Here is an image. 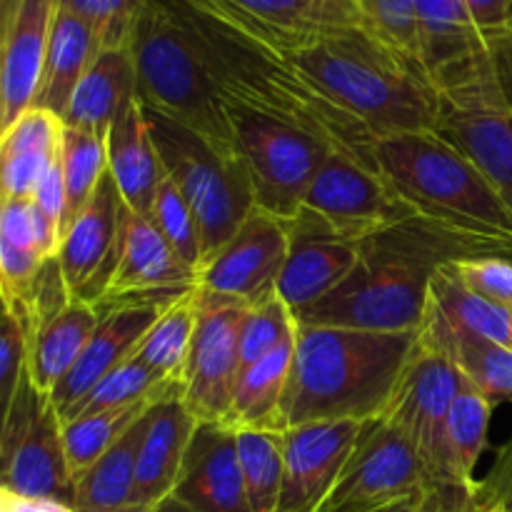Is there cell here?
Segmentation results:
<instances>
[{
	"label": "cell",
	"mask_w": 512,
	"mask_h": 512,
	"mask_svg": "<svg viewBox=\"0 0 512 512\" xmlns=\"http://www.w3.org/2000/svg\"><path fill=\"white\" fill-rule=\"evenodd\" d=\"M510 325H512V310H510Z\"/></svg>",
	"instance_id": "54"
},
{
	"label": "cell",
	"mask_w": 512,
	"mask_h": 512,
	"mask_svg": "<svg viewBox=\"0 0 512 512\" xmlns=\"http://www.w3.org/2000/svg\"><path fill=\"white\" fill-rule=\"evenodd\" d=\"M128 215V205L120 198L113 178L105 175L90 203L65 228L58 250L60 270L73 300L95 308L118 263Z\"/></svg>",
	"instance_id": "15"
},
{
	"label": "cell",
	"mask_w": 512,
	"mask_h": 512,
	"mask_svg": "<svg viewBox=\"0 0 512 512\" xmlns=\"http://www.w3.org/2000/svg\"><path fill=\"white\" fill-rule=\"evenodd\" d=\"M63 8L83 18L103 48H118L128 45L130 30L145 0H58Z\"/></svg>",
	"instance_id": "42"
},
{
	"label": "cell",
	"mask_w": 512,
	"mask_h": 512,
	"mask_svg": "<svg viewBox=\"0 0 512 512\" xmlns=\"http://www.w3.org/2000/svg\"><path fill=\"white\" fill-rule=\"evenodd\" d=\"M5 130V118H3V88H0V135Z\"/></svg>",
	"instance_id": "52"
},
{
	"label": "cell",
	"mask_w": 512,
	"mask_h": 512,
	"mask_svg": "<svg viewBox=\"0 0 512 512\" xmlns=\"http://www.w3.org/2000/svg\"><path fill=\"white\" fill-rule=\"evenodd\" d=\"M105 143H108V175L113 178L120 198L125 200L130 213L150 218L165 173L138 95H133L115 115Z\"/></svg>",
	"instance_id": "24"
},
{
	"label": "cell",
	"mask_w": 512,
	"mask_h": 512,
	"mask_svg": "<svg viewBox=\"0 0 512 512\" xmlns=\"http://www.w3.org/2000/svg\"><path fill=\"white\" fill-rule=\"evenodd\" d=\"M225 38L285 55L330 35L365 30L355 0H180Z\"/></svg>",
	"instance_id": "7"
},
{
	"label": "cell",
	"mask_w": 512,
	"mask_h": 512,
	"mask_svg": "<svg viewBox=\"0 0 512 512\" xmlns=\"http://www.w3.org/2000/svg\"><path fill=\"white\" fill-rule=\"evenodd\" d=\"M198 288V270L185 265L143 215H128L118 263L95 303L98 313L118 305H170Z\"/></svg>",
	"instance_id": "14"
},
{
	"label": "cell",
	"mask_w": 512,
	"mask_h": 512,
	"mask_svg": "<svg viewBox=\"0 0 512 512\" xmlns=\"http://www.w3.org/2000/svg\"><path fill=\"white\" fill-rule=\"evenodd\" d=\"M485 512H505L503 508H495V505H485Z\"/></svg>",
	"instance_id": "53"
},
{
	"label": "cell",
	"mask_w": 512,
	"mask_h": 512,
	"mask_svg": "<svg viewBox=\"0 0 512 512\" xmlns=\"http://www.w3.org/2000/svg\"><path fill=\"white\" fill-rule=\"evenodd\" d=\"M415 340L418 333L298 325L280 430L330 420H378Z\"/></svg>",
	"instance_id": "2"
},
{
	"label": "cell",
	"mask_w": 512,
	"mask_h": 512,
	"mask_svg": "<svg viewBox=\"0 0 512 512\" xmlns=\"http://www.w3.org/2000/svg\"><path fill=\"white\" fill-rule=\"evenodd\" d=\"M133 95L135 68L128 45L103 48L88 73L80 78L63 115V125L108 138L115 115Z\"/></svg>",
	"instance_id": "29"
},
{
	"label": "cell",
	"mask_w": 512,
	"mask_h": 512,
	"mask_svg": "<svg viewBox=\"0 0 512 512\" xmlns=\"http://www.w3.org/2000/svg\"><path fill=\"white\" fill-rule=\"evenodd\" d=\"M250 512H278L283 490V430L235 428Z\"/></svg>",
	"instance_id": "35"
},
{
	"label": "cell",
	"mask_w": 512,
	"mask_h": 512,
	"mask_svg": "<svg viewBox=\"0 0 512 512\" xmlns=\"http://www.w3.org/2000/svg\"><path fill=\"white\" fill-rule=\"evenodd\" d=\"M293 350L295 338L240 370L228 413L230 428L280 430V405L288 390Z\"/></svg>",
	"instance_id": "31"
},
{
	"label": "cell",
	"mask_w": 512,
	"mask_h": 512,
	"mask_svg": "<svg viewBox=\"0 0 512 512\" xmlns=\"http://www.w3.org/2000/svg\"><path fill=\"white\" fill-rule=\"evenodd\" d=\"M98 323V308L70 300L55 318L25 340V375L40 395L48 398L70 373Z\"/></svg>",
	"instance_id": "28"
},
{
	"label": "cell",
	"mask_w": 512,
	"mask_h": 512,
	"mask_svg": "<svg viewBox=\"0 0 512 512\" xmlns=\"http://www.w3.org/2000/svg\"><path fill=\"white\" fill-rule=\"evenodd\" d=\"M248 305L200 290L198 323L183 380V403L198 423H228L240 375V325Z\"/></svg>",
	"instance_id": "12"
},
{
	"label": "cell",
	"mask_w": 512,
	"mask_h": 512,
	"mask_svg": "<svg viewBox=\"0 0 512 512\" xmlns=\"http://www.w3.org/2000/svg\"><path fill=\"white\" fill-rule=\"evenodd\" d=\"M443 260L453 258L423 230L413 225L390 230L360 245L358 263L343 283L295 320L363 333H418L430 275Z\"/></svg>",
	"instance_id": "4"
},
{
	"label": "cell",
	"mask_w": 512,
	"mask_h": 512,
	"mask_svg": "<svg viewBox=\"0 0 512 512\" xmlns=\"http://www.w3.org/2000/svg\"><path fill=\"white\" fill-rule=\"evenodd\" d=\"M365 423L330 420L283 430V490L278 512H313L353 453Z\"/></svg>",
	"instance_id": "16"
},
{
	"label": "cell",
	"mask_w": 512,
	"mask_h": 512,
	"mask_svg": "<svg viewBox=\"0 0 512 512\" xmlns=\"http://www.w3.org/2000/svg\"><path fill=\"white\" fill-rule=\"evenodd\" d=\"M173 495L195 512H250L235 428L198 423Z\"/></svg>",
	"instance_id": "17"
},
{
	"label": "cell",
	"mask_w": 512,
	"mask_h": 512,
	"mask_svg": "<svg viewBox=\"0 0 512 512\" xmlns=\"http://www.w3.org/2000/svg\"><path fill=\"white\" fill-rule=\"evenodd\" d=\"M195 430L198 418L185 408L183 398H165L145 413L135 460L140 508L150 510L173 495Z\"/></svg>",
	"instance_id": "22"
},
{
	"label": "cell",
	"mask_w": 512,
	"mask_h": 512,
	"mask_svg": "<svg viewBox=\"0 0 512 512\" xmlns=\"http://www.w3.org/2000/svg\"><path fill=\"white\" fill-rule=\"evenodd\" d=\"M465 385L468 380L450 360L415 340L413 355L378 418L418 450L430 473V483L445 480V425L450 408Z\"/></svg>",
	"instance_id": "11"
},
{
	"label": "cell",
	"mask_w": 512,
	"mask_h": 512,
	"mask_svg": "<svg viewBox=\"0 0 512 512\" xmlns=\"http://www.w3.org/2000/svg\"><path fill=\"white\" fill-rule=\"evenodd\" d=\"M163 308L165 305H118L100 313L98 328L93 330L80 358L48 395L60 418L110 370L133 358Z\"/></svg>",
	"instance_id": "19"
},
{
	"label": "cell",
	"mask_w": 512,
	"mask_h": 512,
	"mask_svg": "<svg viewBox=\"0 0 512 512\" xmlns=\"http://www.w3.org/2000/svg\"><path fill=\"white\" fill-rule=\"evenodd\" d=\"M375 170L405 205L410 225L450 258L512 263V213L453 143L435 130L390 135L375 143Z\"/></svg>",
	"instance_id": "1"
},
{
	"label": "cell",
	"mask_w": 512,
	"mask_h": 512,
	"mask_svg": "<svg viewBox=\"0 0 512 512\" xmlns=\"http://www.w3.org/2000/svg\"><path fill=\"white\" fill-rule=\"evenodd\" d=\"M478 495L483 505L512 512V438L498 450L490 473L478 483Z\"/></svg>",
	"instance_id": "48"
},
{
	"label": "cell",
	"mask_w": 512,
	"mask_h": 512,
	"mask_svg": "<svg viewBox=\"0 0 512 512\" xmlns=\"http://www.w3.org/2000/svg\"><path fill=\"white\" fill-rule=\"evenodd\" d=\"M418 512H485L478 488L455 483H430L418 500Z\"/></svg>",
	"instance_id": "46"
},
{
	"label": "cell",
	"mask_w": 512,
	"mask_h": 512,
	"mask_svg": "<svg viewBox=\"0 0 512 512\" xmlns=\"http://www.w3.org/2000/svg\"><path fill=\"white\" fill-rule=\"evenodd\" d=\"M418 500H420V498L405 500V503L393 505V508H388V510H383V512H418Z\"/></svg>",
	"instance_id": "51"
},
{
	"label": "cell",
	"mask_w": 512,
	"mask_h": 512,
	"mask_svg": "<svg viewBox=\"0 0 512 512\" xmlns=\"http://www.w3.org/2000/svg\"><path fill=\"white\" fill-rule=\"evenodd\" d=\"M100 50H103V43L95 30L58 3L48 53H45L43 78H40L33 108L50 110L63 120L80 78L88 73Z\"/></svg>",
	"instance_id": "27"
},
{
	"label": "cell",
	"mask_w": 512,
	"mask_h": 512,
	"mask_svg": "<svg viewBox=\"0 0 512 512\" xmlns=\"http://www.w3.org/2000/svg\"><path fill=\"white\" fill-rule=\"evenodd\" d=\"M148 220L158 228V233L163 235L165 243L175 250V255H178L185 265L198 270L200 275V268H203V250H200L198 223H195V215L193 210H190V205L185 203L180 190L175 188L168 178H165L163 185L158 188V195H155V203Z\"/></svg>",
	"instance_id": "41"
},
{
	"label": "cell",
	"mask_w": 512,
	"mask_h": 512,
	"mask_svg": "<svg viewBox=\"0 0 512 512\" xmlns=\"http://www.w3.org/2000/svg\"><path fill=\"white\" fill-rule=\"evenodd\" d=\"M450 270L485 300L512 310V263L503 258H453Z\"/></svg>",
	"instance_id": "44"
},
{
	"label": "cell",
	"mask_w": 512,
	"mask_h": 512,
	"mask_svg": "<svg viewBox=\"0 0 512 512\" xmlns=\"http://www.w3.org/2000/svg\"><path fill=\"white\" fill-rule=\"evenodd\" d=\"M430 473L418 450L383 420H368L353 453L313 512H383L423 495Z\"/></svg>",
	"instance_id": "9"
},
{
	"label": "cell",
	"mask_w": 512,
	"mask_h": 512,
	"mask_svg": "<svg viewBox=\"0 0 512 512\" xmlns=\"http://www.w3.org/2000/svg\"><path fill=\"white\" fill-rule=\"evenodd\" d=\"M435 133L473 160L512 213V98L478 108L443 110Z\"/></svg>",
	"instance_id": "23"
},
{
	"label": "cell",
	"mask_w": 512,
	"mask_h": 512,
	"mask_svg": "<svg viewBox=\"0 0 512 512\" xmlns=\"http://www.w3.org/2000/svg\"><path fill=\"white\" fill-rule=\"evenodd\" d=\"M143 420L118 440L103 458L90 465L75 480L73 512H148L140 508L135 488V460H138Z\"/></svg>",
	"instance_id": "30"
},
{
	"label": "cell",
	"mask_w": 512,
	"mask_h": 512,
	"mask_svg": "<svg viewBox=\"0 0 512 512\" xmlns=\"http://www.w3.org/2000/svg\"><path fill=\"white\" fill-rule=\"evenodd\" d=\"M25 373V340L18 323L0 303V438L8 425L10 410L18 398L20 380Z\"/></svg>",
	"instance_id": "43"
},
{
	"label": "cell",
	"mask_w": 512,
	"mask_h": 512,
	"mask_svg": "<svg viewBox=\"0 0 512 512\" xmlns=\"http://www.w3.org/2000/svg\"><path fill=\"white\" fill-rule=\"evenodd\" d=\"M15 8H18V0H0V38H3L5 28H8Z\"/></svg>",
	"instance_id": "50"
},
{
	"label": "cell",
	"mask_w": 512,
	"mask_h": 512,
	"mask_svg": "<svg viewBox=\"0 0 512 512\" xmlns=\"http://www.w3.org/2000/svg\"><path fill=\"white\" fill-rule=\"evenodd\" d=\"M63 120L43 108H30L0 135V200H30L60 158Z\"/></svg>",
	"instance_id": "26"
},
{
	"label": "cell",
	"mask_w": 512,
	"mask_h": 512,
	"mask_svg": "<svg viewBox=\"0 0 512 512\" xmlns=\"http://www.w3.org/2000/svg\"><path fill=\"white\" fill-rule=\"evenodd\" d=\"M0 488L18 498L73 505L75 480L65 458L63 423L25 373L0 438Z\"/></svg>",
	"instance_id": "8"
},
{
	"label": "cell",
	"mask_w": 512,
	"mask_h": 512,
	"mask_svg": "<svg viewBox=\"0 0 512 512\" xmlns=\"http://www.w3.org/2000/svg\"><path fill=\"white\" fill-rule=\"evenodd\" d=\"M148 512H195V510H190L188 505H185L180 498H175V495H168V498L160 500V503L153 505Z\"/></svg>",
	"instance_id": "49"
},
{
	"label": "cell",
	"mask_w": 512,
	"mask_h": 512,
	"mask_svg": "<svg viewBox=\"0 0 512 512\" xmlns=\"http://www.w3.org/2000/svg\"><path fill=\"white\" fill-rule=\"evenodd\" d=\"M200 288L190 290L183 298L173 300L160 310L158 320L150 325L143 343L135 350V358L158 375L163 383L183 390L185 365H188L190 345H193L195 323H198Z\"/></svg>",
	"instance_id": "32"
},
{
	"label": "cell",
	"mask_w": 512,
	"mask_h": 512,
	"mask_svg": "<svg viewBox=\"0 0 512 512\" xmlns=\"http://www.w3.org/2000/svg\"><path fill=\"white\" fill-rule=\"evenodd\" d=\"M290 248V223L253 208L238 233L200 268L198 288L255 305L278 293Z\"/></svg>",
	"instance_id": "13"
},
{
	"label": "cell",
	"mask_w": 512,
	"mask_h": 512,
	"mask_svg": "<svg viewBox=\"0 0 512 512\" xmlns=\"http://www.w3.org/2000/svg\"><path fill=\"white\" fill-rule=\"evenodd\" d=\"M60 168L65 183V228L80 215L108 175V143L103 135L65 128L60 145ZM65 235V230H63Z\"/></svg>",
	"instance_id": "39"
},
{
	"label": "cell",
	"mask_w": 512,
	"mask_h": 512,
	"mask_svg": "<svg viewBox=\"0 0 512 512\" xmlns=\"http://www.w3.org/2000/svg\"><path fill=\"white\" fill-rule=\"evenodd\" d=\"M493 408L485 395L465 385L455 398L445 425V480L443 483L478 488L475 478L485 448H488Z\"/></svg>",
	"instance_id": "33"
},
{
	"label": "cell",
	"mask_w": 512,
	"mask_h": 512,
	"mask_svg": "<svg viewBox=\"0 0 512 512\" xmlns=\"http://www.w3.org/2000/svg\"><path fill=\"white\" fill-rule=\"evenodd\" d=\"M428 305L438 310L450 325L468 333L488 338L493 343L512 348V325L510 310L485 300L483 295L473 293L458 275L450 270L448 260L438 265L430 275Z\"/></svg>",
	"instance_id": "34"
},
{
	"label": "cell",
	"mask_w": 512,
	"mask_h": 512,
	"mask_svg": "<svg viewBox=\"0 0 512 512\" xmlns=\"http://www.w3.org/2000/svg\"><path fill=\"white\" fill-rule=\"evenodd\" d=\"M60 233L33 200H0V303L20 318L45 260L58 258Z\"/></svg>",
	"instance_id": "21"
},
{
	"label": "cell",
	"mask_w": 512,
	"mask_h": 512,
	"mask_svg": "<svg viewBox=\"0 0 512 512\" xmlns=\"http://www.w3.org/2000/svg\"><path fill=\"white\" fill-rule=\"evenodd\" d=\"M165 398H183V390L163 383L155 373H150L138 358L125 360L115 370H110L100 383H95L68 413L60 418V423L85 418V415L105 413V410L128 408L135 403H158Z\"/></svg>",
	"instance_id": "36"
},
{
	"label": "cell",
	"mask_w": 512,
	"mask_h": 512,
	"mask_svg": "<svg viewBox=\"0 0 512 512\" xmlns=\"http://www.w3.org/2000/svg\"><path fill=\"white\" fill-rule=\"evenodd\" d=\"M365 20V30L408 70L428 85L423 68L418 0H355ZM430 88V85H428Z\"/></svg>",
	"instance_id": "37"
},
{
	"label": "cell",
	"mask_w": 512,
	"mask_h": 512,
	"mask_svg": "<svg viewBox=\"0 0 512 512\" xmlns=\"http://www.w3.org/2000/svg\"><path fill=\"white\" fill-rule=\"evenodd\" d=\"M135 95L145 108L235 150L228 100L203 35L180 0H145L128 38Z\"/></svg>",
	"instance_id": "3"
},
{
	"label": "cell",
	"mask_w": 512,
	"mask_h": 512,
	"mask_svg": "<svg viewBox=\"0 0 512 512\" xmlns=\"http://www.w3.org/2000/svg\"><path fill=\"white\" fill-rule=\"evenodd\" d=\"M58 0H18L13 18L0 38V88L5 128L33 108L43 78L45 53Z\"/></svg>",
	"instance_id": "20"
},
{
	"label": "cell",
	"mask_w": 512,
	"mask_h": 512,
	"mask_svg": "<svg viewBox=\"0 0 512 512\" xmlns=\"http://www.w3.org/2000/svg\"><path fill=\"white\" fill-rule=\"evenodd\" d=\"M143 113L165 178L193 210L205 265L253 213L255 198L248 175L235 150L220 148L145 105Z\"/></svg>",
	"instance_id": "5"
},
{
	"label": "cell",
	"mask_w": 512,
	"mask_h": 512,
	"mask_svg": "<svg viewBox=\"0 0 512 512\" xmlns=\"http://www.w3.org/2000/svg\"><path fill=\"white\" fill-rule=\"evenodd\" d=\"M360 245L328 233L305 215L290 220V248L278 278V295L298 315L338 288L355 268Z\"/></svg>",
	"instance_id": "18"
},
{
	"label": "cell",
	"mask_w": 512,
	"mask_h": 512,
	"mask_svg": "<svg viewBox=\"0 0 512 512\" xmlns=\"http://www.w3.org/2000/svg\"><path fill=\"white\" fill-rule=\"evenodd\" d=\"M295 333H298V320L278 293L268 295L260 303L248 305L238 340L240 370L293 340Z\"/></svg>",
	"instance_id": "40"
},
{
	"label": "cell",
	"mask_w": 512,
	"mask_h": 512,
	"mask_svg": "<svg viewBox=\"0 0 512 512\" xmlns=\"http://www.w3.org/2000/svg\"><path fill=\"white\" fill-rule=\"evenodd\" d=\"M235 153L253 188L255 208L290 220L333 150L295 125L228 100Z\"/></svg>",
	"instance_id": "6"
},
{
	"label": "cell",
	"mask_w": 512,
	"mask_h": 512,
	"mask_svg": "<svg viewBox=\"0 0 512 512\" xmlns=\"http://www.w3.org/2000/svg\"><path fill=\"white\" fill-rule=\"evenodd\" d=\"M418 343L460 370L470 388L493 405L512 403V348L450 325L435 308L425 305Z\"/></svg>",
	"instance_id": "25"
},
{
	"label": "cell",
	"mask_w": 512,
	"mask_h": 512,
	"mask_svg": "<svg viewBox=\"0 0 512 512\" xmlns=\"http://www.w3.org/2000/svg\"><path fill=\"white\" fill-rule=\"evenodd\" d=\"M33 205L38 208V213L53 225L55 230L63 238L65 230V183H63V168H60V158L55 160L48 168V173L43 175V180L38 183L33 193ZM63 243V240H60Z\"/></svg>",
	"instance_id": "47"
},
{
	"label": "cell",
	"mask_w": 512,
	"mask_h": 512,
	"mask_svg": "<svg viewBox=\"0 0 512 512\" xmlns=\"http://www.w3.org/2000/svg\"><path fill=\"white\" fill-rule=\"evenodd\" d=\"M153 405L155 403H135L128 408L105 410V413L85 415V418L63 423L65 458H68L73 480H78L90 465L98 463L123 435H128Z\"/></svg>",
	"instance_id": "38"
},
{
	"label": "cell",
	"mask_w": 512,
	"mask_h": 512,
	"mask_svg": "<svg viewBox=\"0 0 512 512\" xmlns=\"http://www.w3.org/2000/svg\"><path fill=\"white\" fill-rule=\"evenodd\" d=\"M328 233L363 245L410 225L405 205L375 170L330 153L298 210Z\"/></svg>",
	"instance_id": "10"
},
{
	"label": "cell",
	"mask_w": 512,
	"mask_h": 512,
	"mask_svg": "<svg viewBox=\"0 0 512 512\" xmlns=\"http://www.w3.org/2000/svg\"><path fill=\"white\" fill-rule=\"evenodd\" d=\"M478 33L500 53L512 50V0H465Z\"/></svg>",
	"instance_id": "45"
}]
</instances>
